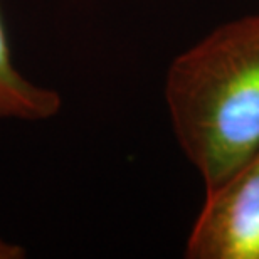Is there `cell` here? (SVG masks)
I'll return each mask as SVG.
<instances>
[{
    "mask_svg": "<svg viewBox=\"0 0 259 259\" xmlns=\"http://www.w3.org/2000/svg\"><path fill=\"white\" fill-rule=\"evenodd\" d=\"M174 135L205 190L259 150V14L215 27L165 77Z\"/></svg>",
    "mask_w": 259,
    "mask_h": 259,
    "instance_id": "cell-1",
    "label": "cell"
},
{
    "mask_svg": "<svg viewBox=\"0 0 259 259\" xmlns=\"http://www.w3.org/2000/svg\"><path fill=\"white\" fill-rule=\"evenodd\" d=\"M189 259H259V150L205 190L185 246Z\"/></svg>",
    "mask_w": 259,
    "mask_h": 259,
    "instance_id": "cell-2",
    "label": "cell"
},
{
    "mask_svg": "<svg viewBox=\"0 0 259 259\" xmlns=\"http://www.w3.org/2000/svg\"><path fill=\"white\" fill-rule=\"evenodd\" d=\"M61 108L58 91L35 84L15 67L0 12V120L46 121Z\"/></svg>",
    "mask_w": 259,
    "mask_h": 259,
    "instance_id": "cell-3",
    "label": "cell"
},
{
    "mask_svg": "<svg viewBox=\"0 0 259 259\" xmlns=\"http://www.w3.org/2000/svg\"><path fill=\"white\" fill-rule=\"evenodd\" d=\"M25 256H27V252L22 246L0 237V259H24Z\"/></svg>",
    "mask_w": 259,
    "mask_h": 259,
    "instance_id": "cell-4",
    "label": "cell"
}]
</instances>
